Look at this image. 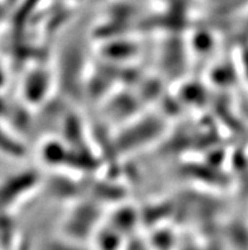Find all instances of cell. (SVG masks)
I'll use <instances>...</instances> for the list:
<instances>
[{
	"mask_svg": "<svg viewBox=\"0 0 248 250\" xmlns=\"http://www.w3.org/2000/svg\"><path fill=\"white\" fill-rule=\"evenodd\" d=\"M44 250H85L82 248L74 245L71 243H60V241H54L44 248Z\"/></svg>",
	"mask_w": 248,
	"mask_h": 250,
	"instance_id": "cell-1",
	"label": "cell"
}]
</instances>
